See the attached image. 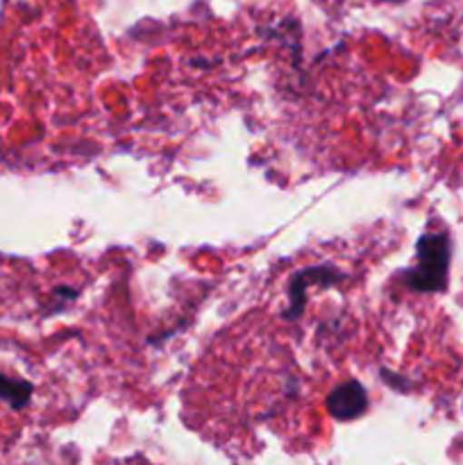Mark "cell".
Returning a JSON list of instances; mask_svg holds the SVG:
<instances>
[{"label": "cell", "mask_w": 463, "mask_h": 465, "mask_svg": "<svg viewBox=\"0 0 463 465\" xmlns=\"http://www.w3.org/2000/svg\"><path fill=\"white\" fill-rule=\"evenodd\" d=\"M327 409L339 420H352L368 409V395L357 381H348L327 400Z\"/></svg>", "instance_id": "2"}, {"label": "cell", "mask_w": 463, "mask_h": 465, "mask_svg": "<svg viewBox=\"0 0 463 465\" xmlns=\"http://www.w3.org/2000/svg\"><path fill=\"white\" fill-rule=\"evenodd\" d=\"M32 386L23 380H12V377L0 375V400L9 402L12 409L25 407L30 400Z\"/></svg>", "instance_id": "3"}, {"label": "cell", "mask_w": 463, "mask_h": 465, "mask_svg": "<svg viewBox=\"0 0 463 465\" xmlns=\"http://www.w3.org/2000/svg\"><path fill=\"white\" fill-rule=\"evenodd\" d=\"M449 271V241L445 234H425L418 241V262L407 272V282L411 289L443 291L448 284Z\"/></svg>", "instance_id": "1"}]
</instances>
